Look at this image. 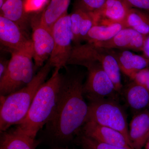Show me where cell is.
Returning a JSON list of instances; mask_svg holds the SVG:
<instances>
[{
	"mask_svg": "<svg viewBox=\"0 0 149 149\" xmlns=\"http://www.w3.org/2000/svg\"><path fill=\"white\" fill-rule=\"evenodd\" d=\"M142 52H143V55L149 62V35L147 37Z\"/></svg>",
	"mask_w": 149,
	"mask_h": 149,
	"instance_id": "obj_27",
	"label": "cell"
},
{
	"mask_svg": "<svg viewBox=\"0 0 149 149\" xmlns=\"http://www.w3.org/2000/svg\"><path fill=\"white\" fill-rule=\"evenodd\" d=\"M125 27H126L123 23H114L108 25L95 24L88 32L85 41L93 44L108 41Z\"/></svg>",
	"mask_w": 149,
	"mask_h": 149,
	"instance_id": "obj_20",
	"label": "cell"
},
{
	"mask_svg": "<svg viewBox=\"0 0 149 149\" xmlns=\"http://www.w3.org/2000/svg\"><path fill=\"white\" fill-rule=\"evenodd\" d=\"M123 93L127 104L133 110L141 111L149 107V92L141 84L132 80Z\"/></svg>",
	"mask_w": 149,
	"mask_h": 149,
	"instance_id": "obj_17",
	"label": "cell"
},
{
	"mask_svg": "<svg viewBox=\"0 0 149 149\" xmlns=\"http://www.w3.org/2000/svg\"><path fill=\"white\" fill-rule=\"evenodd\" d=\"M106 0H75L74 8L94 14L98 13Z\"/></svg>",
	"mask_w": 149,
	"mask_h": 149,
	"instance_id": "obj_23",
	"label": "cell"
},
{
	"mask_svg": "<svg viewBox=\"0 0 149 149\" xmlns=\"http://www.w3.org/2000/svg\"><path fill=\"white\" fill-rule=\"evenodd\" d=\"M7 1V0H0V8Z\"/></svg>",
	"mask_w": 149,
	"mask_h": 149,
	"instance_id": "obj_29",
	"label": "cell"
},
{
	"mask_svg": "<svg viewBox=\"0 0 149 149\" xmlns=\"http://www.w3.org/2000/svg\"><path fill=\"white\" fill-rule=\"evenodd\" d=\"M0 149H35L36 142L17 127L1 133Z\"/></svg>",
	"mask_w": 149,
	"mask_h": 149,
	"instance_id": "obj_16",
	"label": "cell"
},
{
	"mask_svg": "<svg viewBox=\"0 0 149 149\" xmlns=\"http://www.w3.org/2000/svg\"><path fill=\"white\" fill-rule=\"evenodd\" d=\"M49 149H74L70 148H68V147H55V148H51Z\"/></svg>",
	"mask_w": 149,
	"mask_h": 149,
	"instance_id": "obj_28",
	"label": "cell"
},
{
	"mask_svg": "<svg viewBox=\"0 0 149 149\" xmlns=\"http://www.w3.org/2000/svg\"><path fill=\"white\" fill-rule=\"evenodd\" d=\"M71 0H51L47 8L40 16V20L52 30L53 25L58 19L68 13Z\"/></svg>",
	"mask_w": 149,
	"mask_h": 149,
	"instance_id": "obj_19",
	"label": "cell"
},
{
	"mask_svg": "<svg viewBox=\"0 0 149 149\" xmlns=\"http://www.w3.org/2000/svg\"><path fill=\"white\" fill-rule=\"evenodd\" d=\"M83 79L78 73L63 76L57 105L46 125L45 137L51 148L68 147L88 120L89 106L84 99Z\"/></svg>",
	"mask_w": 149,
	"mask_h": 149,
	"instance_id": "obj_1",
	"label": "cell"
},
{
	"mask_svg": "<svg viewBox=\"0 0 149 149\" xmlns=\"http://www.w3.org/2000/svg\"><path fill=\"white\" fill-rule=\"evenodd\" d=\"M104 53L103 48L88 44L84 48L78 63V65L85 66L88 70L83 93L90 102L104 99L116 100L118 94L101 64Z\"/></svg>",
	"mask_w": 149,
	"mask_h": 149,
	"instance_id": "obj_4",
	"label": "cell"
},
{
	"mask_svg": "<svg viewBox=\"0 0 149 149\" xmlns=\"http://www.w3.org/2000/svg\"><path fill=\"white\" fill-rule=\"evenodd\" d=\"M116 58L120 71L133 80L136 74L142 70L149 67V62L143 55L130 51L110 49Z\"/></svg>",
	"mask_w": 149,
	"mask_h": 149,
	"instance_id": "obj_13",
	"label": "cell"
},
{
	"mask_svg": "<svg viewBox=\"0 0 149 149\" xmlns=\"http://www.w3.org/2000/svg\"><path fill=\"white\" fill-rule=\"evenodd\" d=\"M146 149H149V139L147 141L146 144Z\"/></svg>",
	"mask_w": 149,
	"mask_h": 149,
	"instance_id": "obj_30",
	"label": "cell"
},
{
	"mask_svg": "<svg viewBox=\"0 0 149 149\" xmlns=\"http://www.w3.org/2000/svg\"><path fill=\"white\" fill-rule=\"evenodd\" d=\"M132 80L143 85L149 92V67L138 72Z\"/></svg>",
	"mask_w": 149,
	"mask_h": 149,
	"instance_id": "obj_24",
	"label": "cell"
},
{
	"mask_svg": "<svg viewBox=\"0 0 149 149\" xmlns=\"http://www.w3.org/2000/svg\"><path fill=\"white\" fill-rule=\"evenodd\" d=\"M0 15L15 22L24 30L29 16L22 0H7L0 8Z\"/></svg>",
	"mask_w": 149,
	"mask_h": 149,
	"instance_id": "obj_18",
	"label": "cell"
},
{
	"mask_svg": "<svg viewBox=\"0 0 149 149\" xmlns=\"http://www.w3.org/2000/svg\"><path fill=\"white\" fill-rule=\"evenodd\" d=\"M88 106L87 121H93L120 132L133 148L129 139L126 114L116 100L104 99L94 101L90 102Z\"/></svg>",
	"mask_w": 149,
	"mask_h": 149,
	"instance_id": "obj_6",
	"label": "cell"
},
{
	"mask_svg": "<svg viewBox=\"0 0 149 149\" xmlns=\"http://www.w3.org/2000/svg\"><path fill=\"white\" fill-rule=\"evenodd\" d=\"M73 42L80 44L85 39L91 28L97 24L94 14L75 8L70 14Z\"/></svg>",
	"mask_w": 149,
	"mask_h": 149,
	"instance_id": "obj_14",
	"label": "cell"
},
{
	"mask_svg": "<svg viewBox=\"0 0 149 149\" xmlns=\"http://www.w3.org/2000/svg\"><path fill=\"white\" fill-rule=\"evenodd\" d=\"M10 60L1 57L0 60V80L5 75L8 68Z\"/></svg>",
	"mask_w": 149,
	"mask_h": 149,
	"instance_id": "obj_26",
	"label": "cell"
},
{
	"mask_svg": "<svg viewBox=\"0 0 149 149\" xmlns=\"http://www.w3.org/2000/svg\"><path fill=\"white\" fill-rule=\"evenodd\" d=\"M60 70L55 68L50 78L40 86L26 117L17 126L34 140L50 120L57 105L63 77Z\"/></svg>",
	"mask_w": 149,
	"mask_h": 149,
	"instance_id": "obj_2",
	"label": "cell"
},
{
	"mask_svg": "<svg viewBox=\"0 0 149 149\" xmlns=\"http://www.w3.org/2000/svg\"><path fill=\"white\" fill-rule=\"evenodd\" d=\"M149 111H143L133 116L130 124L129 136L134 149H141L149 140Z\"/></svg>",
	"mask_w": 149,
	"mask_h": 149,
	"instance_id": "obj_15",
	"label": "cell"
},
{
	"mask_svg": "<svg viewBox=\"0 0 149 149\" xmlns=\"http://www.w3.org/2000/svg\"><path fill=\"white\" fill-rule=\"evenodd\" d=\"M7 71L0 80V94L6 97L24 88L35 76L32 40L23 47L11 52Z\"/></svg>",
	"mask_w": 149,
	"mask_h": 149,
	"instance_id": "obj_5",
	"label": "cell"
},
{
	"mask_svg": "<svg viewBox=\"0 0 149 149\" xmlns=\"http://www.w3.org/2000/svg\"><path fill=\"white\" fill-rule=\"evenodd\" d=\"M130 8L124 0H106L102 8L95 15L96 24H124Z\"/></svg>",
	"mask_w": 149,
	"mask_h": 149,
	"instance_id": "obj_12",
	"label": "cell"
},
{
	"mask_svg": "<svg viewBox=\"0 0 149 149\" xmlns=\"http://www.w3.org/2000/svg\"><path fill=\"white\" fill-rule=\"evenodd\" d=\"M52 67L47 60L28 85L6 97L1 96V133L6 131L12 125H18L24 120L35 95L45 83Z\"/></svg>",
	"mask_w": 149,
	"mask_h": 149,
	"instance_id": "obj_3",
	"label": "cell"
},
{
	"mask_svg": "<svg viewBox=\"0 0 149 149\" xmlns=\"http://www.w3.org/2000/svg\"><path fill=\"white\" fill-rule=\"evenodd\" d=\"M76 141L84 149H129L124 147L101 143L81 133L76 137Z\"/></svg>",
	"mask_w": 149,
	"mask_h": 149,
	"instance_id": "obj_22",
	"label": "cell"
},
{
	"mask_svg": "<svg viewBox=\"0 0 149 149\" xmlns=\"http://www.w3.org/2000/svg\"><path fill=\"white\" fill-rule=\"evenodd\" d=\"M54 47L48 60L55 68L61 69L67 65L73 42L70 14L65 15L58 19L52 29Z\"/></svg>",
	"mask_w": 149,
	"mask_h": 149,
	"instance_id": "obj_7",
	"label": "cell"
},
{
	"mask_svg": "<svg viewBox=\"0 0 149 149\" xmlns=\"http://www.w3.org/2000/svg\"><path fill=\"white\" fill-rule=\"evenodd\" d=\"M33 59L36 68L42 67L50 57L53 50L54 42L52 30L42 24L40 17L31 19Z\"/></svg>",
	"mask_w": 149,
	"mask_h": 149,
	"instance_id": "obj_8",
	"label": "cell"
},
{
	"mask_svg": "<svg viewBox=\"0 0 149 149\" xmlns=\"http://www.w3.org/2000/svg\"><path fill=\"white\" fill-rule=\"evenodd\" d=\"M30 40L18 24L0 15V41L11 52L23 47Z\"/></svg>",
	"mask_w": 149,
	"mask_h": 149,
	"instance_id": "obj_11",
	"label": "cell"
},
{
	"mask_svg": "<svg viewBox=\"0 0 149 149\" xmlns=\"http://www.w3.org/2000/svg\"><path fill=\"white\" fill-rule=\"evenodd\" d=\"M124 25L140 34L149 35V13L138 9L131 8L128 12Z\"/></svg>",
	"mask_w": 149,
	"mask_h": 149,
	"instance_id": "obj_21",
	"label": "cell"
},
{
	"mask_svg": "<svg viewBox=\"0 0 149 149\" xmlns=\"http://www.w3.org/2000/svg\"><path fill=\"white\" fill-rule=\"evenodd\" d=\"M147 37L132 28L125 27L111 40L95 44L110 49L142 52Z\"/></svg>",
	"mask_w": 149,
	"mask_h": 149,
	"instance_id": "obj_9",
	"label": "cell"
},
{
	"mask_svg": "<svg viewBox=\"0 0 149 149\" xmlns=\"http://www.w3.org/2000/svg\"></svg>",
	"mask_w": 149,
	"mask_h": 149,
	"instance_id": "obj_31",
	"label": "cell"
},
{
	"mask_svg": "<svg viewBox=\"0 0 149 149\" xmlns=\"http://www.w3.org/2000/svg\"><path fill=\"white\" fill-rule=\"evenodd\" d=\"M131 8L138 9L149 13V0H124Z\"/></svg>",
	"mask_w": 149,
	"mask_h": 149,
	"instance_id": "obj_25",
	"label": "cell"
},
{
	"mask_svg": "<svg viewBox=\"0 0 149 149\" xmlns=\"http://www.w3.org/2000/svg\"><path fill=\"white\" fill-rule=\"evenodd\" d=\"M81 133L101 143L134 149L122 133L93 121H88L85 123Z\"/></svg>",
	"mask_w": 149,
	"mask_h": 149,
	"instance_id": "obj_10",
	"label": "cell"
}]
</instances>
